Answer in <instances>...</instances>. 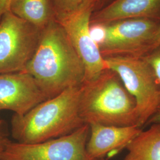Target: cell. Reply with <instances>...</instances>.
<instances>
[{
    "mask_svg": "<svg viewBox=\"0 0 160 160\" xmlns=\"http://www.w3.org/2000/svg\"><path fill=\"white\" fill-rule=\"evenodd\" d=\"M23 72L33 76L50 98L82 85L85 77L84 64L57 20L42 30L38 48Z\"/></svg>",
    "mask_w": 160,
    "mask_h": 160,
    "instance_id": "cell-1",
    "label": "cell"
},
{
    "mask_svg": "<svg viewBox=\"0 0 160 160\" xmlns=\"http://www.w3.org/2000/svg\"><path fill=\"white\" fill-rule=\"evenodd\" d=\"M81 86L64 90L23 115L14 114L12 137L18 142L39 143L68 135L85 123L81 119Z\"/></svg>",
    "mask_w": 160,
    "mask_h": 160,
    "instance_id": "cell-2",
    "label": "cell"
},
{
    "mask_svg": "<svg viewBox=\"0 0 160 160\" xmlns=\"http://www.w3.org/2000/svg\"><path fill=\"white\" fill-rule=\"evenodd\" d=\"M79 113L84 123L88 125L139 126L134 97L118 74L110 69L81 85Z\"/></svg>",
    "mask_w": 160,
    "mask_h": 160,
    "instance_id": "cell-3",
    "label": "cell"
},
{
    "mask_svg": "<svg viewBox=\"0 0 160 160\" xmlns=\"http://www.w3.org/2000/svg\"><path fill=\"white\" fill-rule=\"evenodd\" d=\"M107 68L119 76L137 103L139 125L143 128L160 108V84L143 57L104 58Z\"/></svg>",
    "mask_w": 160,
    "mask_h": 160,
    "instance_id": "cell-4",
    "label": "cell"
},
{
    "mask_svg": "<svg viewBox=\"0 0 160 160\" xmlns=\"http://www.w3.org/2000/svg\"><path fill=\"white\" fill-rule=\"evenodd\" d=\"M160 22L131 18L103 24V38L98 43L103 58L144 57L153 49Z\"/></svg>",
    "mask_w": 160,
    "mask_h": 160,
    "instance_id": "cell-5",
    "label": "cell"
},
{
    "mask_svg": "<svg viewBox=\"0 0 160 160\" xmlns=\"http://www.w3.org/2000/svg\"><path fill=\"white\" fill-rule=\"evenodd\" d=\"M42 30L10 12L0 20V74L23 72L39 45Z\"/></svg>",
    "mask_w": 160,
    "mask_h": 160,
    "instance_id": "cell-6",
    "label": "cell"
},
{
    "mask_svg": "<svg viewBox=\"0 0 160 160\" xmlns=\"http://www.w3.org/2000/svg\"><path fill=\"white\" fill-rule=\"evenodd\" d=\"M90 131L84 124L68 135L39 143L8 141L0 160H90L86 150Z\"/></svg>",
    "mask_w": 160,
    "mask_h": 160,
    "instance_id": "cell-7",
    "label": "cell"
},
{
    "mask_svg": "<svg viewBox=\"0 0 160 160\" xmlns=\"http://www.w3.org/2000/svg\"><path fill=\"white\" fill-rule=\"evenodd\" d=\"M94 8H88L60 23L68 34L85 69L83 83L96 79L108 69L97 42L90 33V18Z\"/></svg>",
    "mask_w": 160,
    "mask_h": 160,
    "instance_id": "cell-8",
    "label": "cell"
},
{
    "mask_svg": "<svg viewBox=\"0 0 160 160\" xmlns=\"http://www.w3.org/2000/svg\"><path fill=\"white\" fill-rule=\"evenodd\" d=\"M49 98L37 80L28 73L0 74V112L11 110L21 116Z\"/></svg>",
    "mask_w": 160,
    "mask_h": 160,
    "instance_id": "cell-9",
    "label": "cell"
},
{
    "mask_svg": "<svg viewBox=\"0 0 160 160\" xmlns=\"http://www.w3.org/2000/svg\"><path fill=\"white\" fill-rule=\"evenodd\" d=\"M86 150L90 160H103L108 155L116 154L143 129L138 125L116 126L92 123Z\"/></svg>",
    "mask_w": 160,
    "mask_h": 160,
    "instance_id": "cell-10",
    "label": "cell"
},
{
    "mask_svg": "<svg viewBox=\"0 0 160 160\" xmlns=\"http://www.w3.org/2000/svg\"><path fill=\"white\" fill-rule=\"evenodd\" d=\"M131 18L160 22V0H113L92 12L90 24H104Z\"/></svg>",
    "mask_w": 160,
    "mask_h": 160,
    "instance_id": "cell-11",
    "label": "cell"
},
{
    "mask_svg": "<svg viewBox=\"0 0 160 160\" xmlns=\"http://www.w3.org/2000/svg\"><path fill=\"white\" fill-rule=\"evenodd\" d=\"M9 11L41 30L56 20L52 0H12Z\"/></svg>",
    "mask_w": 160,
    "mask_h": 160,
    "instance_id": "cell-12",
    "label": "cell"
},
{
    "mask_svg": "<svg viewBox=\"0 0 160 160\" xmlns=\"http://www.w3.org/2000/svg\"><path fill=\"white\" fill-rule=\"evenodd\" d=\"M149 126L128 144L123 160H160V123Z\"/></svg>",
    "mask_w": 160,
    "mask_h": 160,
    "instance_id": "cell-13",
    "label": "cell"
},
{
    "mask_svg": "<svg viewBox=\"0 0 160 160\" xmlns=\"http://www.w3.org/2000/svg\"><path fill=\"white\" fill-rule=\"evenodd\" d=\"M56 20L61 22L88 8H94L97 0H52Z\"/></svg>",
    "mask_w": 160,
    "mask_h": 160,
    "instance_id": "cell-14",
    "label": "cell"
},
{
    "mask_svg": "<svg viewBox=\"0 0 160 160\" xmlns=\"http://www.w3.org/2000/svg\"><path fill=\"white\" fill-rule=\"evenodd\" d=\"M143 58L153 69L160 84V45L156 46Z\"/></svg>",
    "mask_w": 160,
    "mask_h": 160,
    "instance_id": "cell-15",
    "label": "cell"
},
{
    "mask_svg": "<svg viewBox=\"0 0 160 160\" xmlns=\"http://www.w3.org/2000/svg\"><path fill=\"white\" fill-rule=\"evenodd\" d=\"M9 140L7 138L6 126L4 121L0 119V149H3Z\"/></svg>",
    "mask_w": 160,
    "mask_h": 160,
    "instance_id": "cell-16",
    "label": "cell"
},
{
    "mask_svg": "<svg viewBox=\"0 0 160 160\" xmlns=\"http://www.w3.org/2000/svg\"><path fill=\"white\" fill-rule=\"evenodd\" d=\"M11 1L12 0H0V20L6 12H10L9 7Z\"/></svg>",
    "mask_w": 160,
    "mask_h": 160,
    "instance_id": "cell-17",
    "label": "cell"
},
{
    "mask_svg": "<svg viewBox=\"0 0 160 160\" xmlns=\"http://www.w3.org/2000/svg\"><path fill=\"white\" fill-rule=\"evenodd\" d=\"M160 123V108L157 111L152 115V116L146 123L145 126H149L152 123Z\"/></svg>",
    "mask_w": 160,
    "mask_h": 160,
    "instance_id": "cell-18",
    "label": "cell"
},
{
    "mask_svg": "<svg viewBox=\"0 0 160 160\" xmlns=\"http://www.w3.org/2000/svg\"><path fill=\"white\" fill-rule=\"evenodd\" d=\"M113 0H97V4H96V6L95 7L94 12L102 8L104 6H107Z\"/></svg>",
    "mask_w": 160,
    "mask_h": 160,
    "instance_id": "cell-19",
    "label": "cell"
},
{
    "mask_svg": "<svg viewBox=\"0 0 160 160\" xmlns=\"http://www.w3.org/2000/svg\"><path fill=\"white\" fill-rule=\"evenodd\" d=\"M160 45V23L157 32L155 35L154 40V44H153V49L156 46Z\"/></svg>",
    "mask_w": 160,
    "mask_h": 160,
    "instance_id": "cell-20",
    "label": "cell"
},
{
    "mask_svg": "<svg viewBox=\"0 0 160 160\" xmlns=\"http://www.w3.org/2000/svg\"><path fill=\"white\" fill-rule=\"evenodd\" d=\"M2 149H0V154H1V151H2Z\"/></svg>",
    "mask_w": 160,
    "mask_h": 160,
    "instance_id": "cell-21",
    "label": "cell"
}]
</instances>
